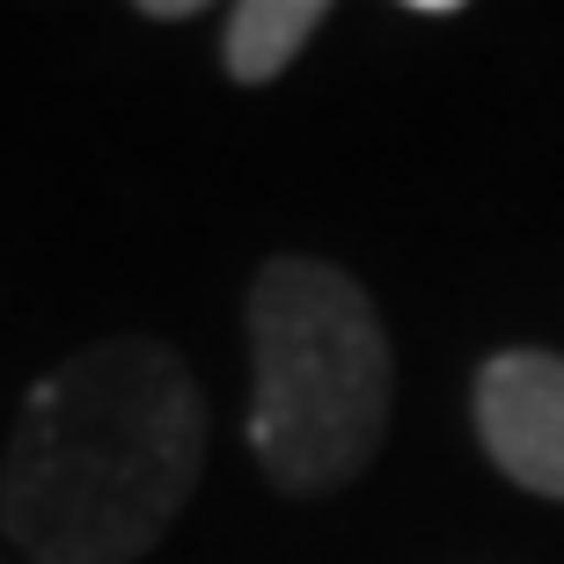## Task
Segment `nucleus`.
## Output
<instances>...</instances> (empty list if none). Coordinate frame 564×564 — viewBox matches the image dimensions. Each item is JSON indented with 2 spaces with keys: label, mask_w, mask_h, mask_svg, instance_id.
Listing matches in <instances>:
<instances>
[{
  "label": "nucleus",
  "mask_w": 564,
  "mask_h": 564,
  "mask_svg": "<svg viewBox=\"0 0 564 564\" xmlns=\"http://www.w3.org/2000/svg\"><path fill=\"white\" fill-rule=\"evenodd\" d=\"M206 477V389L162 337L118 330L22 397L0 455V535L30 564H132Z\"/></svg>",
  "instance_id": "1"
},
{
  "label": "nucleus",
  "mask_w": 564,
  "mask_h": 564,
  "mask_svg": "<svg viewBox=\"0 0 564 564\" xmlns=\"http://www.w3.org/2000/svg\"><path fill=\"white\" fill-rule=\"evenodd\" d=\"M397 352L375 293L323 257L250 279V455L286 499H330L389 440Z\"/></svg>",
  "instance_id": "2"
},
{
  "label": "nucleus",
  "mask_w": 564,
  "mask_h": 564,
  "mask_svg": "<svg viewBox=\"0 0 564 564\" xmlns=\"http://www.w3.org/2000/svg\"><path fill=\"white\" fill-rule=\"evenodd\" d=\"M469 419L491 469L535 499H564V359L513 345L477 367Z\"/></svg>",
  "instance_id": "3"
},
{
  "label": "nucleus",
  "mask_w": 564,
  "mask_h": 564,
  "mask_svg": "<svg viewBox=\"0 0 564 564\" xmlns=\"http://www.w3.org/2000/svg\"><path fill=\"white\" fill-rule=\"evenodd\" d=\"M323 22H330L323 0H242V8H228V22H220V66H228V82H242V88L279 82Z\"/></svg>",
  "instance_id": "4"
},
{
  "label": "nucleus",
  "mask_w": 564,
  "mask_h": 564,
  "mask_svg": "<svg viewBox=\"0 0 564 564\" xmlns=\"http://www.w3.org/2000/svg\"><path fill=\"white\" fill-rule=\"evenodd\" d=\"M140 15L147 22H191V15H198V0H140Z\"/></svg>",
  "instance_id": "5"
}]
</instances>
